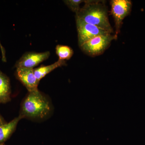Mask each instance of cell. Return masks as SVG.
<instances>
[{"label":"cell","instance_id":"277c9868","mask_svg":"<svg viewBox=\"0 0 145 145\" xmlns=\"http://www.w3.org/2000/svg\"><path fill=\"white\" fill-rule=\"evenodd\" d=\"M76 22L78 33V44L80 47L96 36L111 34L103 29L87 23L79 18H76Z\"/></svg>","mask_w":145,"mask_h":145},{"label":"cell","instance_id":"7c38bea8","mask_svg":"<svg viewBox=\"0 0 145 145\" xmlns=\"http://www.w3.org/2000/svg\"><path fill=\"white\" fill-rule=\"evenodd\" d=\"M83 0H65L64 2L68 7L71 10L75 12L76 14L78 13L80 9V5L82 3H84Z\"/></svg>","mask_w":145,"mask_h":145},{"label":"cell","instance_id":"6da1fadb","mask_svg":"<svg viewBox=\"0 0 145 145\" xmlns=\"http://www.w3.org/2000/svg\"><path fill=\"white\" fill-rule=\"evenodd\" d=\"M53 111L51 101L39 90L28 92L21 105L19 116L21 119L42 121L49 118Z\"/></svg>","mask_w":145,"mask_h":145},{"label":"cell","instance_id":"8fae6325","mask_svg":"<svg viewBox=\"0 0 145 145\" xmlns=\"http://www.w3.org/2000/svg\"><path fill=\"white\" fill-rule=\"evenodd\" d=\"M56 52L59 60H69L74 53L73 50L67 46L58 45L56 46Z\"/></svg>","mask_w":145,"mask_h":145},{"label":"cell","instance_id":"5bb4252c","mask_svg":"<svg viewBox=\"0 0 145 145\" xmlns=\"http://www.w3.org/2000/svg\"><path fill=\"white\" fill-rule=\"evenodd\" d=\"M0 145H6L4 143H2V144H0Z\"/></svg>","mask_w":145,"mask_h":145},{"label":"cell","instance_id":"3957f363","mask_svg":"<svg viewBox=\"0 0 145 145\" xmlns=\"http://www.w3.org/2000/svg\"><path fill=\"white\" fill-rule=\"evenodd\" d=\"M117 39L115 35L111 34L96 36L80 46L83 52L92 57L102 54L108 47L112 41Z\"/></svg>","mask_w":145,"mask_h":145},{"label":"cell","instance_id":"7a4b0ae2","mask_svg":"<svg viewBox=\"0 0 145 145\" xmlns=\"http://www.w3.org/2000/svg\"><path fill=\"white\" fill-rule=\"evenodd\" d=\"M85 4L76 14V18L103 29L114 32L109 22L107 8L103 1H85Z\"/></svg>","mask_w":145,"mask_h":145},{"label":"cell","instance_id":"30bf717a","mask_svg":"<svg viewBox=\"0 0 145 145\" xmlns=\"http://www.w3.org/2000/svg\"><path fill=\"white\" fill-rule=\"evenodd\" d=\"M65 65V61L59 59L57 62L52 64L49 65L42 66L34 69V74L37 79L40 81L52 71L57 68L61 67Z\"/></svg>","mask_w":145,"mask_h":145},{"label":"cell","instance_id":"4fadbf2b","mask_svg":"<svg viewBox=\"0 0 145 145\" xmlns=\"http://www.w3.org/2000/svg\"><path fill=\"white\" fill-rule=\"evenodd\" d=\"M7 122H5L3 118L0 115V126L5 124Z\"/></svg>","mask_w":145,"mask_h":145},{"label":"cell","instance_id":"8992f818","mask_svg":"<svg viewBox=\"0 0 145 145\" xmlns=\"http://www.w3.org/2000/svg\"><path fill=\"white\" fill-rule=\"evenodd\" d=\"M50 56L49 51L43 52H27L25 53L16 64V67L33 69L47 59Z\"/></svg>","mask_w":145,"mask_h":145},{"label":"cell","instance_id":"ba28073f","mask_svg":"<svg viewBox=\"0 0 145 145\" xmlns=\"http://www.w3.org/2000/svg\"><path fill=\"white\" fill-rule=\"evenodd\" d=\"M11 89L9 78L0 71V103H6L10 100Z\"/></svg>","mask_w":145,"mask_h":145},{"label":"cell","instance_id":"9c48e42d","mask_svg":"<svg viewBox=\"0 0 145 145\" xmlns=\"http://www.w3.org/2000/svg\"><path fill=\"white\" fill-rule=\"evenodd\" d=\"M21 119H22L19 116L9 123L0 126V144L4 143L10 138L16 130Z\"/></svg>","mask_w":145,"mask_h":145},{"label":"cell","instance_id":"52a82bcc","mask_svg":"<svg viewBox=\"0 0 145 145\" xmlns=\"http://www.w3.org/2000/svg\"><path fill=\"white\" fill-rule=\"evenodd\" d=\"M16 68V78L26 88L28 92L38 89L40 81L36 78L33 69L24 67Z\"/></svg>","mask_w":145,"mask_h":145},{"label":"cell","instance_id":"5b68a950","mask_svg":"<svg viewBox=\"0 0 145 145\" xmlns=\"http://www.w3.org/2000/svg\"><path fill=\"white\" fill-rule=\"evenodd\" d=\"M111 14L115 22L116 34L120 32L123 20L129 14L132 7V3L129 0H112L110 1Z\"/></svg>","mask_w":145,"mask_h":145}]
</instances>
